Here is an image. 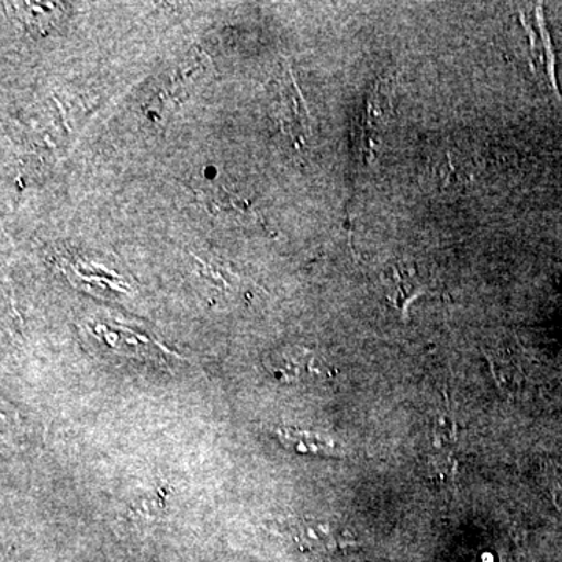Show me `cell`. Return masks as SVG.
<instances>
[{
	"instance_id": "obj_1",
	"label": "cell",
	"mask_w": 562,
	"mask_h": 562,
	"mask_svg": "<svg viewBox=\"0 0 562 562\" xmlns=\"http://www.w3.org/2000/svg\"><path fill=\"white\" fill-rule=\"evenodd\" d=\"M294 541L305 552L330 554L357 546L347 528L333 520L306 517L295 525Z\"/></svg>"
},
{
	"instance_id": "obj_2",
	"label": "cell",
	"mask_w": 562,
	"mask_h": 562,
	"mask_svg": "<svg viewBox=\"0 0 562 562\" xmlns=\"http://www.w3.org/2000/svg\"><path fill=\"white\" fill-rule=\"evenodd\" d=\"M277 436H279L280 442L294 453L319 454V457L342 454L341 446L330 436L322 435V432L280 428Z\"/></svg>"
},
{
	"instance_id": "obj_3",
	"label": "cell",
	"mask_w": 562,
	"mask_h": 562,
	"mask_svg": "<svg viewBox=\"0 0 562 562\" xmlns=\"http://www.w3.org/2000/svg\"><path fill=\"white\" fill-rule=\"evenodd\" d=\"M313 358H310L308 351L301 349H291L281 351L276 357L273 372L284 382H294L302 379L305 373L313 371Z\"/></svg>"
}]
</instances>
